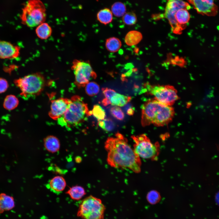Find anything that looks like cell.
Instances as JSON below:
<instances>
[{
  "label": "cell",
  "instance_id": "1",
  "mask_svg": "<svg viewBox=\"0 0 219 219\" xmlns=\"http://www.w3.org/2000/svg\"><path fill=\"white\" fill-rule=\"evenodd\" d=\"M115 137H109L105 143L107 152V162L112 167L128 169L135 173L141 171L140 157L128 144L122 134L117 133Z\"/></svg>",
  "mask_w": 219,
  "mask_h": 219
},
{
  "label": "cell",
  "instance_id": "2",
  "mask_svg": "<svg viewBox=\"0 0 219 219\" xmlns=\"http://www.w3.org/2000/svg\"><path fill=\"white\" fill-rule=\"evenodd\" d=\"M171 106L163 104L155 99L149 100L141 106V123L143 126L153 124L163 126L170 122L174 115Z\"/></svg>",
  "mask_w": 219,
  "mask_h": 219
},
{
  "label": "cell",
  "instance_id": "3",
  "mask_svg": "<svg viewBox=\"0 0 219 219\" xmlns=\"http://www.w3.org/2000/svg\"><path fill=\"white\" fill-rule=\"evenodd\" d=\"M164 17L167 19L173 33L180 34L188 23L190 15L188 12L191 7L182 0H166Z\"/></svg>",
  "mask_w": 219,
  "mask_h": 219
},
{
  "label": "cell",
  "instance_id": "4",
  "mask_svg": "<svg viewBox=\"0 0 219 219\" xmlns=\"http://www.w3.org/2000/svg\"><path fill=\"white\" fill-rule=\"evenodd\" d=\"M87 104L79 96L71 97V102L64 114L57 120L61 125L71 127L75 126L85 121L89 116Z\"/></svg>",
  "mask_w": 219,
  "mask_h": 219
},
{
  "label": "cell",
  "instance_id": "5",
  "mask_svg": "<svg viewBox=\"0 0 219 219\" xmlns=\"http://www.w3.org/2000/svg\"><path fill=\"white\" fill-rule=\"evenodd\" d=\"M14 83L20 90V95L28 99L40 95L46 85L47 81L42 74L36 72L15 79Z\"/></svg>",
  "mask_w": 219,
  "mask_h": 219
},
{
  "label": "cell",
  "instance_id": "6",
  "mask_svg": "<svg viewBox=\"0 0 219 219\" xmlns=\"http://www.w3.org/2000/svg\"><path fill=\"white\" fill-rule=\"evenodd\" d=\"M46 18L45 7L40 0H28L20 16L22 24L30 27H37L44 22Z\"/></svg>",
  "mask_w": 219,
  "mask_h": 219
},
{
  "label": "cell",
  "instance_id": "7",
  "mask_svg": "<svg viewBox=\"0 0 219 219\" xmlns=\"http://www.w3.org/2000/svg\"><path fill=\"white\" fill-rule=\"evenodd\" d=\"M105 210L100 199L90 195L81 203L77 215L82 219H104Z\"/></svg>",
  "mask_w": 219,
  "mask_h": 219
},
{
  "label": "cell",
  "instance_id": "8",
  "mask_svg": "<svg viewBox=\"0 0 219 219\" xmlns=\"http://www.w3.org/2000/svg\"><path fill=\"white\" fill-rule=\"evenodd\" d=\"M134 141V149L140 158L156 161L160 153V145L158 142L152 143L145 134L131 136Z\"/></svg>",
  "mask_w": 219,
  "mask_h": 219
},
{
  "label": "cell",
  "instance_id": "9",
  "mask_svg": "<svg viewBox=\"0 0 219 219\" xmlns=\"http://www.w3.org/2000/svg\"><path fill=\"white\" fill-rule=\"evenodd\" d=\"M143 90L153 95L155 99L168 106L173 105L179 98L177 90L171 85H154L146 83Z\"/></svg>",
  "mask_w": 219,
  "mask_h": 219
},
{
  "label": "cell",
  "instance_id": "10",
  "mask_svg": "<svg viewBox=\"0 0 219 219\" xmlns=\"http://www.w3.org/2000/svg\"><path fill=\"white\" fill-rule=\"evenodd\" d=\"M71 69L75 76V83L78 88L85 87L90 80L96 77L90 64L86 61L74 60Z\"/></svg>",
  "mask_w": 219,
  "mask_h": 219
},
{
  "label": "cell",
  "instance_id": "11",
  "mask_svg": "<svg viewBox=\"0 0 219 219\" xmlns=\"http://www.w3.org/2000/svg\"><path fill=\"white\" fill-rule=\"evenodd\" d=\"M197 13L202 15L214 16L217 14L218 7L214 0H187Z\"/></svg>",
  "mask_w": 219,
  "mask_h": 219
},
{
  "label": "cell",
  "instance_id": "12",
  "mask_svg": "<svg viewBox=\"0 0 219 219\" xmlns=\"http://www.w3.org/2000/svg\"><path fill=\"white\" fill-rule=\"evenodd\" d=\"M71 102V99L61 98L51 101L49 115L52 119L57 120L65 113Z\"/></svg>",
  "mask_w": 219,
  "mask_h": 219
},
{
  "label": "cell",
  "instance_id": "13",
  "mask_svg": "<svg viewBox=\"0 0 219 219\" xmlns=\"http://www.w3.org/2000/svg\"><path fill=\"white\" fill-rule=\"evenodd\" d=\"M102 90L105 98L109 101L110 104L113 106H123L130 102L131 99L130 96L117 93L114 90L110 88H103Z\"/></svg>",
  "mask_w": 219,
  "mask_h": 219
},
{
  "label": "cell",
  "instance_id": "14",
  "mask_svg": "<svg viewBox=\"0 0 219 219\" xmlns=\"http://www.w3.org/2000/svg\"><path fill=\"white\" fill-rule=\"evenodd\" d=\"M20 48L10 42L0 40V58L12 59L20 55Z\"/></svg>",
  "mask_w": 219,
  "mask_h": 219
},
{
  "label": "cell",
  "instance_id": "15",
  "mask_svg": "<svg viewBox=\"0 0 219 219\" xmlns=\"http://www.w3.org/2000/svg\"><path fill=\"white\" fill-rule=\"evenodd\" d=\"M66 182L61 176H56L52 178L47 185V188L54 193L58 194L65 189Z\"/></svg>",
  "mask_w": 219,
  "mask_h": 219
},
{
  "label": "cell",
  "instance_id": "16",
  "mask_svg": "<svg viewBox=\"0 0 219 219\" xmlns=\"http://www.w3.org/2000/svg\"><path fill=\"white\" fill-rule=\"evenodd\" d=\"M43 144L44 148L50 153H54L59 150L60 143L59 140L56 137L49 135L44 138Z\"/></svg>",
  "mask_w": 219,
  "mask_h": 219
},
{
  "label": "cell",
  "instance_id": "17",
  "mask_svg": "<svg viewBox=\"0 0 219 219\" xmlns=\"http://www.w3.org/2000/svg\"><path fill=\"white\" fill-rule=\"evenodd\" d=\"M15 206L13 197L5 193L0 194V214L13 209Z\"/></svg>",
  "mask_w": 219,
  "mask_h": 219
},
{
  "label": "cell",
  "instance_id": "18",
  "mask_svg": "<svg viewBox=\"0 0 219 219\" xmlns=\"http://www.w3.org/2000/svg\"><path fill=\"white\" fill-rule=\"evenodd\" d=\"M35 33L39 38L41 40H46L51 36L52 29L48 23L44 22L37 26Z\"/></svg>",
  "mask_w": 219,
  "mask_h": 219
},
{
  "label": "cell",
  "instance_id": "19",
  "mask_svg": "<svg viewBox=\"0 0 219 219\" xmlns=\"http://www.w3.org/2000/svg\"><path fill=\"white\" fill-rule=\"evenodd\" d=\"M142 38L141 33L136 30L128 32L125 38V42L128 46H132L139 43Z\"/></svg>",
  "mask_w": 219,
  "mask_h": 219
},
{
  "label": "cell",
  "instance_id": "20",
  "mask_svg": "<svg viewBox=\"0 0 219 219\" xmlns=\"http://www.w3.org/2000/svg\"><path fill=\"white\" fill-rule=\"evenodd\" d=\"M66 193L69 196L71 199L75 200H80L86 193L84 189L78 185L70 187Z\"/></svg>",
  "mask_w": 219,
  "mask_h": 219
},
{
  "label": "cell",
  "instance_id": "21",
  "mask_svg": "<svg viewBox=\"0 0 219 219\" xmlns=\"http://www.w3.org/2000/svg\"><path fill=\"white\" fill-rule=\"evenodd\" d=\"M97 20L101 23L106 25L112 22L113 13L108 8H104L99 10L97 14Z\"/></svg>",
  "mask_w": 219,
  "mask_h": 219
},
{
  "label": "cell",
  "instance_id": "22",
  "mask_svg": "<svg viewBox=\"0 0 219 219\" xmlns=\"http://www.w3.org/2000/svg\"><path fill=\"white\" fill-rule=\"evenodd\" d=\"M105 45L108 50L115 52L117 51L121 47V43L119 39L115 37H111L106 40Z\"/></svg>",
  "mask_w": 219,
  "mask_h": 219
},
{
  "label": "cell",
  "instance_id": "23",
  "mask_svg": "<svg viewBox=\"0 0 219 219\" xmlns=\"http://www.w3.org/2000/svg\"><path fill=\"white\" fill-rule=\"evenodd\" d=\"M19 101L14 95H9L7 96L4 100L3 106L5 109L11 110L16 108L18 106Z\"/></svg>",
  "mask_w": 219,
  "mask_h": 219
},
{
  "label": "cell",
  "instance_id": "24",
  "mask_svg": "<svg viewBox=\"0 0 219 219\" xmlns=\"http://www.w3.org/2000/svg\"><path fill=\"white\" fill-rule=\"evenodd\" d=\"M111 12L115 16H123L126 13V7L123 3L117 2L114 3L111 7Z\"/></svg>",
  "mask_w": 219,
  "mask_h": 219
},
{
  "label": "cell",
  "instance_id": "25",
  "mask_svg": "<svg viewBox=\"0 0 219 219\" xmlns=\"http://www.w3.org/2000/svg\"><path fill=\"white\" fill-rule=\"evenodd\" d=\"M98 125L103 130L107 132L111 131L114 129L115 125L112 120L110 118L105 119L99 121Z\"/></svg>",
  "mask_w": 219,
  "mask_h": 219
},
{
  "label": "cell",
  "instance_id": "26",
  "mask_svg": "<svg viewBox=\"0 0 219 219\" xmlns=\"http://www.w3.org/2000/svg\"><path fill=\"white\" fill-rule=\"evenodd\" d=\"M85 91L87 94L90 96L96 95L99 92V86L94 82H89L85 86Z\"/></svg>",
  "mask_w": 219,
  "mask_h": 219
},
{
  "label": "cell",
  "instance_id": "27",
  "mask_svg": "<svg viewBox=\"0 0 219 219\" xmlns=\"http://www.w3.org/2000/svg\"><path fill=\"white\" fill-rule=\"evenodd\" d=\"M92 114L99 121L105 119L106 114L104 109L99 105H95L92 110Z\"/></svg>",
  "mask_w": 219,
  "mask_h": 219
},
{
  "label": "cell",
  "instance_id": "28",
  "mask_svg": "<svg viewBox=\"0 0 219 219\" xmlns=\"http://www.w3.org/2000/svg\"><path fill=\"white\" fill-rule=\"evenodd\" d=\"M122 20L123 23L127 25H133L135 24L137 20L135 14L132 12L126 13L122 16Z\"/></svg>",
  "mask_w": 219,
  "mask_h": 219
},
{
  "label": "cell",
  "instance_id": "29",
  "mask_svg": "<svg viewBox=\"0 0 219 219\" xmlns=\"http://www.w3.org/2000/svg\"><path fill=\"white\" fill-rule=\"evenodd\" d=\"M161 196L157 191L152 190L149 192L146 196V199L148 202L151 204H155L158 203L161 200Z\"/></svg>",
  "mask_w": 219,
  "mask_h": 219
},
{
  "label": "cell",
  "instance_id": "30",
  "mask_svg": "<svg viewBox=\"0 0 219 219\" xmlns=\"http://www.w3.org/2000/svg\"><path fill=\"white\" fill-rule=\"evenodd\" d=\"M110 112L111 115L116 119L122 120L124 118V114L119 107L114 106L110 108Z\"/></svg>",
  "mask_w": 219,
  "mask_h": 219
},
{
  "label": "cell",
  "instance_id": "31",
  "mask_svg": "<svg viewBox=\"0 0 219 219\" xmlns=\"http://www.w3.org/2000/svg\"><path fill=\"white\" fill-rule=\"evenodd\" d=\"M9 87L7 80L2 78H0V94L6 91Z\"/></svg>",
  "mask_w": 219,
  "mask_h": 219
},
{
  "label": "cell",
  "instance_id": "32",
  "mask_svg": "<svg viewBox=\"0 0 219 219\" xmlns=\"http://www.w3.org/2000/svg\"><path fill=\"white\" fill-rule=\"evenodd\" d=\"M134 109L133 107H130L127 110V114L128 115L131 116L134 114Z\"/></svg>",
  "mask_w": 219,
  "mask_h": 219
}]
</instances>
